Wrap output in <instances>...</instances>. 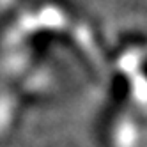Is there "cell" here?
Masks as SVG:
<instances>
[]
</instances>
